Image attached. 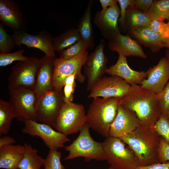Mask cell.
<instances>
[{
  "instance_id": "obj_1",
  "label": "cell",
  "mask_w": 169,
  "mask_h": 169,
  "mask_svg": "<svg viewBox=\"0 0 169 169\" xmlns=\"http://www.w3.org/2000/svg\"><path fill=\"white\" fill-rule=\"evenodd\" d=\"M121 105L133 112L143 127L151 128L162 114L156 94L139 85H131L128 93L121 99Z\"/></svg>"
},
{
  "instance_id": "obj_2",
  "label": "cell",
  "mask_w": 169,
  "mask_h": 169,
  "mask_svg": "<svg viewBox=\"0 0 169 169\" xmlns=\"http://www.w3.org/2000/svg\"><path fill=\"white\" fill-rule=\"evenodd\" d=\"M120 139L132 151L140 166L159 163L158 151L160 136L152 129L140 126Z\"/></svg>"
},
{
  "instance_id": "obj_3",
  "label": "cell",
  "mask_w": 169,
  "mask_h": 169,
  "mask_svg": "<svg viewBox=\"0 0 169 169\" xmlns=\"http://www.w3.org/2000/svg\"><path fill=\"white\" fill-rule=\"evenodd\" d=\"M121 99H93L86 114V123L90 128L105 137L108 136L110 126L121 105Z\"/></svg>"
},
{
  "instance_id": "obj_4",
  "label": "cell",
  "mask_w": 169,
  "mask_h": 169,
  "mask_svg": "<svg viewBox=\"0 0 169 169\" xmlns=\"http://www.w3.org/2000/svg\"><path fill=\"white\" fill-rule=\"evenodd\" d=\"M90 126L86 123L83 127L78 137L70 145L64 147L69 152L63 159L68 160L79 157L89 161L92 159L106 160V157L102 143L97 142L91 136Z\"/></svg>"
},
{
  "instance_id": "obj_5",
  "label": "cell",
  "mask_w": 169,
  "mask_h": 169,
  "mask_svg": "<svg viewBox=\"0 0 169 169\" xmlns=\"http://www.w3.org/2000/svg\"><path fill=\"white\" fill-rule=\"evenodd\" d=\"M102 143L106 160L113 169H136L140 166L133 152L120 139L108 136Z\"/></svg>"
},
{
  "instance_id": "obj_6",
  "label": "cell",
  "mask_w": 169,
  "mask_h": 169,
  "mask_svg": "<svg viewBox=\"0 0 169 169\" xmlns=\"http://www.w3.org/2000/svg\"><path fill=\"white\" fill-rule=\"evenodd\" d=\"M86 122L84 106L68 101L63 105L53 127L67 136L80 131Z\"/></svg>"
},
{
  "instance_id": "obj_7",
  "label": "cell",
  "mask_w": 169,
  "mask_h": 169,
  "mask_svg": "<svg viewBox=\"0 0 169 169\" xmlns=\"http://www.w3.org/2000/svg\"><path fill=\"white\" fill-rule=\"evenodd\" d=\"M8 90L9 102L16 111L17 120L24 122L28 120L37 121L38 98L34 90L23 87Z\"/></svg>"
},
{
  "instance_id": "obj_8",
  "label": "cell",
  "mask_w": 169,
  "mask_h": 169,
  "mask_svg": "<svg viewBox=\"0 0 169 169\" xmlns=\"http://www.w3.org/2000/svg\"><path fill=\"white\" fill-rule=\"evenodd\" d=\"M88 55L85 50L77 56L69 59L55 58L54 60V70L53 79L54 88L62 91L65 78L75 74L76 79L80 83L84 82L86 79L81 70Z\"/></svg>"
},
{
  "instance_id": "obj_9",
  "label": "cell",
  "mask_w": 169,
  "mask_h": 169,
  "mask_svg": "<svg viewBox=\"0 0 169 169\" xmlns=\"http://www.w3.org/2000/svg\"><path fill=\"white\" fill-rule=\"evenodd\" d=\"M39 59L28 57L25 61H19L12 68L8 78V90L23 87L34 90Z\"/></svg>"
},
{
  "instance_id": "obj_10",
  "label": "cell",
  "mask_w": 169,
  "mask_h": 169,
  "mask_svg": "<svg viewBox=\"0 0 169 169\" xmlns=\"http://www.w3.org/2000/svg\"><path fill=\"white\" fill-rule=\"evenodd\" d=\"M64 102L62 91L53 88L43 94L38 99L37 103V121L53 127Z\"/></svg>"
},
{
  "instance_id": "obj_11",
  "label": "cell",
  "mask_w": 169,
  "mask_h": 169,
  "mask_svg": "<svg viewBox=\"0 0 169 169\" xmlns=\"http://www.w3.org/2000/svg\"><path fill=\"white\" fill-rule=\"evenodd\" d=\"M24 122L22 132L40 137L49 150L58 151L59 148L64 147L65 143L70 141L67 136L48 124L33 120Z\"/></svg>"
},
{
  "instance_id": "obj_12",
  "label": "cell",
  "mask_w": 169,
  "mask_h": 169,
  "mask_svg": "<svg viewBox=\"0 0 169 169\" xmlns=\"http://www.w3.org/2000/svg\"><path fill=\"white\" fill-rule=\"evenodd\" d=\"M105 42L101 39L95 49L89 55L84 64V75L87 80V90L91 88L102 78L108 69V59L104 52Z\"/></svg>"
},
{
  "instance_id": "obj_13",
  "label": "cell",
  "mask_w": 169,
  "mask_h": 169,
  "mask_svg": "<svg viewBox=\"0 0 169 169\" xmlns=\"http://www.w3.org/2000/svg\"><path fill=\"white\" fill-rule=\"evenodd\" d=\"M130 88L131 85L118 76H105L91 88L88 97L122 98L128 93Z\"/></svg>"
},
{
  "instance_id": "obj_14",
  "label": "cell",
  "mask_w": 169,
  "mask_h": 169,
  "mask_svg": "<svg viewBox=\"0 0 169 169\" xmlns=\"http://www.w3.org/2000/svg\"><path fill=\"white\" fill-rule=\"evenodd\" d=\"M12 35L17 46L24 45L28 48H36L44 52L46 56L56 58L53 45L54 38L48 30L44 29L35 35L28 33L26 30L13 31Z\"/></svg>"
},
{
  "instance_id": "obj_15",
  "label": "cell",
  "mask_w": 169,
  "mask_h": 169,
  "mask_svg": "<svg viewBox=\"0 0 169 169\" xmlns=\"http://www.w3.org/2000/svg\"><path fill=\"white\" fill-rule=\"evenodd\" d=\"M120 13L117 4L95 13L93 23L104 38L109 40L121 33L118 24Z\"/></svg>"
},
{
  "instance_id": "obj_16",
  "label": "cell",
  "mask_w": 169,
  "mask_h": 169,
  "mask_svg": "<svg viewBox=\"0 0 169 169\" xmlns=\"http://www.w3.org/2000/svg\"><path fill=\"white\" fill-rule=\"evenodd\" d=\"M147 77L141 83L143 88L156 94L161 92L169 80V61L161 58L158 63L146 72Z\"/></svg>"
},
{
  "instance_id": "obj_17",
  "label": "cell",
  "mask_w": 169,
  "mask_h": 169,
  "mask_svg": "<svg viewBox=\"0 0 169 169\" xmlns=\"http://www.w3.org/2000/svg\"><path fill=\"white\" fill-rule=\"evenodd\" d=\"M140 126L139 120L135 114L120 105L118 108L116 116L110 126L108 136L120 138L133 132Z\"/></svg>"
},
{
  "instance_id": "obj_18",
  "label": "cell",
  "mask_w": 169,
  "mask_h": 169,
  "mask_svg": "<svg viewBox=\"0 0 169 169\" xmlns=\"http://www.w3.org/2000/svg\"><path fill=\"white\" fill-rule=\"evenodd\" d=\"M0 20L13 31L26 30V24L18 4L12 0H0Z\"/></svg>"
},
{
  "instance_id": "obj_19",
  "label": "cell",
  "mask_w": 169,
  "mask_h": 169,
  "mask_svg": "<svg viewBox=\"0 0 169 169\" xmlns=\"http://www.w3.org/2000/svg\"><path fill=\"white\" fill-rule=\"evenodd\" d=\"M54 58L45 55L39 59L34 90L38 99L43 94L54 88L53 79Z\"/></svg>"
},
{
  "instance_id": "obj_20",
  "label": "cell",
  "mask_w": 169,
  "mask_h": 169,
  "mask_svg": "<svg viewBox=\"0 0 169 169\" xmlns=\"http://www.w3.org/2000/svg\"><path fill=\"white\" fill-rule=\"evenodd\" d=\"M108 46L110 50L117 52L119 55L147 58L139 44L128 35L118 34L108 40Z\"/></svg>"
},
{
  "instance_id": "obj_21",
  "label": "cell",
  "mask_w": 169,
  "mask_h": 169,
  "mask_svg": "<svg viewBox=\"0 0 169 169\" xmlns=\"http://www.w3.org/2000/svg\"><path fill=\"white\" fill-rule=\"evenodd\" d=\"M106 73L118 76L131 85L140 84L147 77L146 72L136 71L131 69L127 63L126 57L120 54L116 63L108 68Z\"/></svg>"
},
{
  "instance_id": "obj_22",
  "label": "cell",
  "mask_w": 169,
  "mask_h": 169,
  "mask_svg": "<svg viewBox=\"0 0 169 169\" xmlns=\"http://www.w3.org/2000/svg\"><path fill=\"white\" fill-rule=\"evenodd\" d=\"M139 43L149 47L153 52H157L167 46L159 35L149 27L138 28L129 31Z\"/></svg>"
},
{
  "instance_id": "obj_23",
  "label": "cell",
  "mask_w": 169,
  "mask_h": 169,
  "mask_svg": "<svg viewBox=\"0 0 169 169\" xmlns=\"http://www.w3.org/2000/svg\"><path fill=\"white\" fill-rule=\"evenodd\" d=\"M25 145L11 144L0 147V168L17 169L19 162L24 157Z\"/></svg>"
},
{
  "instance_id": "obj_24",
  "label": "cell",
  "mask_w": 169,
  "mask_h": 169,
  "mask_svg": "<svg viewBox=\"0 0 169 169\" xmlns=\"http://www.w3.org/2000/svg\"><path fill=\"white\" fill-rule=\"evenodd\" d=\"M93 1L90 0L80 18L78 25V29L83 40L90 49L95 45V36L91 21V9Z\"/></svg>"
},
{
  "instance_id": "obj_25",
  "label": "cell",
  "mask_w": 169,
  "mask_h": 169,
  "mask_svg": "<svg viewBox=\"0 0 169 169\" xmlns=\"http://www.w3.org/2000/svg\"><path fill=\"white\" fill-rule=\"evenodd\" d=\"M151 21L147 13L135 6L127 8L125 19L126 30L129 31L138 28L148 27Z\"/></svg>"
},
{
  "instance_id": "obj_26",
  "label": "cell",
  "mask_w": 169,
  "mask_h": 169,
  "mask_svg": "<svg viewBox=\"0 0 169 169\" xmlns=\"http://www.w3.org/2000/svg\"><path fill=\"white\" fill-rule=\"evenodd\" d=\"M81 39L78 29L71 28L53 38L54 50L55 52L60 53L74 44Z\"/></svg>"
},
{
  "instance_id": "obj_27",
  "label": "cell",
  "mask_w": 169,
  "mask_h": 169,
  "mask_svg": "<svg viewBox=\"0 0 169 169\" xmlns=\"http://www.w3.org/2000/svg\"><path fill=\"white\" fill-rule=\"evenodd\" d=\"M25 152L23 159L17 166V169H40L44 159L38 154V151L31 146L24 143Z\"/></svg>"
},
{
  "instance_id": "obj_28",
  "label": "cell",
  "mask_w": 169,
  "mask_h": 169,
  "mask_svg": "<svg viewBox=\"0 0 169 169\" xmlns=\"http://www.w3.org/2000/svg\"><path fill=\"white\" fill-rule=\"evenodd\" d=\"M16 111L10 102L0 99V136L7 134L13 120L16 118Z\"/></svg>"
},
{
  "instance_id": "obj_29",
  "label": "cell",
  "mask_w": 169,
  "mask_h": 169,
  "mask_svg": "<svg viewBox=\"0 0 169 169\" xmlns=\"http://www.w3.org/2000/svg\"><path fill=\"white\" fill-rule=\"evenodd\" d=\"M147 14L151 21H164L169 17V0H154Z\"/></svg>"
},
{
  "instance_id": "obj_30",
  "label": "cell",
  "mask_w": 169,
  "mask_h": 169,
  "mask_svg": "<svg viewBox=\"0 0 169 169\" xmlns=\"http://www.w3.org/2000/svg\"><path fill=\"white\" fill-rule=\"evenodd\" d=\"M61 152L49 150L46 158L44 159V169H65L61 162Z\"/></svg>"
},
{
  "instance_id": "obj_31",
  "label": "cell",
  "mask_w": 169,
  "mask_h": 169,
  "mask_svg": "<svg viewBox=\"0 0 169 169\" xmlns=\"http://www.w3.org/2000/svg\"><path fill=\"white\" fill-rule=\"evenodd\" d=\"M5 27L2 23H0V54L9 53L15 45L12 35L6 32Z\"/></svg>"
},
{
  "instance_id": "obj_32",
  "label": "cell",
  "mask_w": 169,
  "mask_h": 169,
  "mask_svg": "<svg viewBox=\"0 0 169 169\" xmlns=\"http://www.w3.org/2000/svg\"><path fill=\"white\" fill-rule=\"evenodd\" d=\"M88 47L81 39L75 44L59 53V58L64 59H69L78 55L86 50Z\"/></svg>"
},
{
  "instance_id": "obj_33",
  "label": "cell",
  "mask_w": 169,
  "mask_h": 169,
  "mask_svg": "<svg viewBox=\"0 0 169 169\" xmlns=\"http://www.w3.org/2000/svg\"><path fill=\"white\" fill-rule=\"evenodd\" d=\"M157 33L163 42L167 46L169 44V25L164 21L157 20L151 21L148 27Z\"/></svg>"
},
{
  "instance_id": "obj_34",
  "label": "cell",
  "mask_w": 169,
  "mask_h": 169,
  "mask_svg": "<svg viewBox=\"0 0 169 169\" xmlns=\"http://www.w3.org/2000/svg\"><path fill=\"white\" fill-rule=\"evenodd\" d=\"M151 129L169 144V120L166 116L162 114Z\"/></svg>"
},
{
  "instance_id": "obj_35",
  "label": "cell",
  "mask_w": 169,
  "mask_h": 169,
  "mask_svg": "<svg viewBox=\"0 0 169 169\" xmlns=\"http://www.w3.org/2000/svg\"><path fill=\"white\" fill-rule=\"evenodd\" d=\"M25 52L23 48L12 53L0 54V66L5 67L12 64L13 62L25 61L28 57L23 55Z\"/></svg>"
},
{
  "instance_id": "obj_36",
  "label": "cell",
  "mask_w": 169,
  "mask_h": 169,
  "mask_svg": "<svg viewBox=\"0 0 169 169\" xmlns=\"http://www.w3.org/2000/svg\"><path fill=\"white\" fill-rule=\"evenodd\" d=\"M156 95L162 114L167 116L169 111V81L162 90Z\"/></svg>"
},
{
  "instance_id": "obj_37",
  "label": "cell",
  "mask_w": 169,
  "mask_h": 169,
  "mask_svg": "<svg viewBox=\"0 0 169 169\" xmlns=\"http://www.w3.org/2000/svg\"><path fill=\"white\" fill-rule=\"evenodd\" d=\"M120 7V13L118 19L120 28L126 31L125 19L127 9L129 6H134V0H118Z\"/></svg>"
},
{
  "instance_id": "obj_38",
  "label": "cell",
  "mask_w": 169,
  "mask_h": 169,
  "mask_svg": "<svg viewBox=\"0 0 169 169\" xmlns=\"http://www.w3.org/2000/svg\"><path fill=\"white\" fill-rule=\"evenodd\" d=\"M158 151V159L159 163H164L169 161V144L161 136Z\"/></svg>"
},
{
  "instance_id": "obj_39",
  "label": "cell",
  "mask_w": 169,
  "mask_h": 169,
  "mask_svg": "<svg viewBox=\"0 0 169 169\" xmlns=\"http://www.w3.org/2000/svg\"><path fill=\"white\" fill-rule=\"evenodd\" d=\"M134 6L141 10L147 13L154 0H135Z\"/></svg>"
},
{
  "instance_id": "obj_40",
  "label": "cell",
  "mask_w": 169,
  "mask_h": 169,
  "mask_svg": "<svg viewBox=\"0 0 169 169\" xmlns=\"http://www.w3.org/2000/svg\"><path fill=\"white\" fill-rule=\"evenodd\" d=\"M76 84H65L64 86L63 94L64 102H72Z\"/></svg>"
},
{
  "instance_id": "obj_41",
  "label": "cell",
  "mask_w": 169,
  "mask_h": 169,
  "mask_svg": "<svg viewBox=\"0 0 169 169\" xmlns=\"http://www.w3.org/2000/svg\"><path fill=\"white\" fill-rule=\"evenodd\" d=\"M136 169H169V161L163 163H157L146 166H140Z\"/></svg>"
},
{
  "instance_id": "obj_42",
  "label": "cell",
  "mask_w": 169,
  "mask_h": 169,
  "mask_svg": "<svg viewBox=\"0 0 169 169\" xmlns=\"http://www.w3.org/2000/svg\"><path fill=\"white\" fill-rule=\"evenodd\" d=\"M15 140L8 136H4L0 138V147L5 145L13 144L16 143Z\"/></svg>"
},
{
  "instance_id": "obj_43",
  "label": "cell",
  "mask_w": 169,
  "mask_h": 169,
  "mask_svg": "<svg viewBox=\"0 0 169 169\" xmlns=\"http://www.w3.org/2000/svg\"><path fill=\"white\" fill-rule=\"evenodd\" d=\"M100 2L102 7V9H105L117 4L118 0H100Z\"/></svg>"
},
{
  "instance_id": "obj_44",
  "label": "cell",
  "mask_w": 169,
  "mask_h": 169,
  "mask_svg": "<svg viewBox=\"0 0 169 169\" xmlns=\"http://www.w3.org/2000/svg\"><path fill=\"white\" fill-rule=\"evenodd\" d=\"M75 79H76V75L75 74L70 75L66 77L65 79L64 85L65 84H76Z\"/></svg>"
},
{
  "instance_id": "obj_45",
  "label": "cell",
  "mask_w": 169,
  "mask_h": 169,
  "mask_svg": "<svg viewBox=\"0 0 169 169\" xmlns=\"http://www.w3.org/2000/svg\"><path fill=\"white\" fill-rule=\"evenodd\" d=\"M166 57L169 61V49H168L166 50Z\"/></svg>"
},
{
  "instance_id": "obj_46",
  "label": "cell",
  "mask_w": 169,
  "mask_h": 169,
  "mask_svg": "<svg viewBox=\"0 0 169 169\" xmlns=\"http://www.w3.org/2000/svg\"><path fill=\"white\" fill-rule=\"evenodd\" d=\"M167 118L168 119V120H169V111L168 113V114H167Z\"/></svg>"
},
{
  "instance_id": "obj_47",
  "label": "cell",
  "mask_w": 169,
  "mask_h": 169,
  "mask_svg": "<svg viewBox=\"0 0 169 169\" xmlns=\"http://www.w3.org/2000/svg\"><path fill=\"white\" fill-rule=\"evenodd\" d=\"M107 169H113L110 166L109 168H108Z\"/></svg>"
},
{
  "instance_id": "obj_48",
  "label": "cell",
  "mask_w": 169,
  "mask_h": 169,
  "mask_svg": "<svg viewBox=\"0 0 169 169\" xmlns=\"http://www.w3.org/2000/svg\"><path fill=\"white\" fill-rule=\"evenodd\" d=\"M167 20H168V22L167 23L169 25V17L168 18Z\"/></svg>"
},
{
  "instance_id": "obj_49",
  "label": "cell",
  "mask_w": 169,
  "mask_h": 169,
  "mask_svg": "<svg viewBox=\"0 0 169 169\" xmlns=\"http://www.w3.org/2000/svg\"><path fill=\"white\" fill-rule=\"evenodd\" d=\"M168 49H169V45H168Z\"/></svg>"
}]
</instances>
